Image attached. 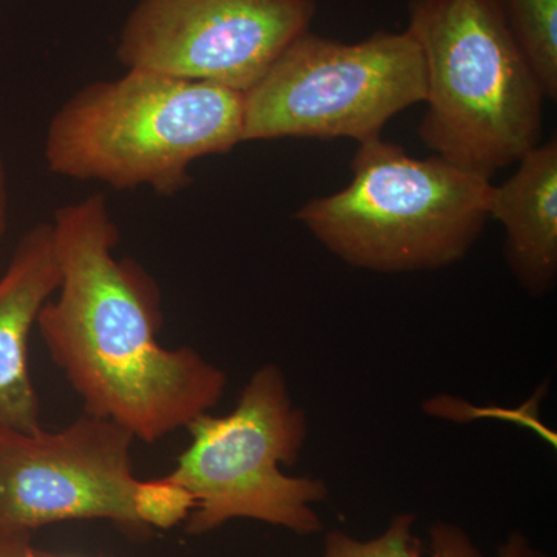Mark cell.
I'll return each mask as SVG.
<instances>
[{"mask_svg":"<svg viewBox=\"0 0 557 557\" xmlns=\"http://www.w3.org/2000/svg\"><path fill=\"white\" fill-rule=\"evenodd\" d=\"M50 225L61 282L36 327L84 412L156 443L218 406L226 373L194 348L160 344V289L135 260L116 258L106 197L58 208Z\"/></svg>","mask_w":557,"mask_h":557,"instance_id":"obj_1","label":"cell"},{"mask_svg":"<svg viewBox=\"0 0 557 557\" xmlns=\"http://www.w3.org/2000/svg\"><path fill=\"white\" fill-rule=\"evenodd\" d=\"M132 505L143 527L148 530H170L188 520L197 500L188 487L166 475L161 479L137 480Z\"/></svg>","mask_w":557,"mask_h":557,"instance_id":"obj_13","label":"cell"},{"mask_svg":"<svg viewBox=\"0 0 557 557\" xmlns=\"http://www.w3.org/2000/svg\"><path fill=\"white\" fill-rule=\"evenodd\" d=\"M313 0H141L121 30L120 61L247 94L309 32Z\"/></svg>","mask_w":557,"mask_h":557,"instance_id":"obj_8","label":"cell"},{"mask_svg":"<svg viewBox=\"0 0 557 557\" xmlns=\"http://www.w3.org/2000/svg\"><path fill=\"white\" fill-rule=\"evenodd\" d=\"M408 32L426 70L418 134L429 149L491 178L536 148L545 95L500 0H410Z\"/></svg>","mask_w":557,"mask_h":557,"instance_id":"obj_3","label":"cell"},{"mask_svg":"<svg viewBox=\"0 0 557 557\" xmlns=\"http://www.w3.org/2000/svg\"><path fill=\"white\" fill-rule=\"evenodd\" d=\"M9 170H7L5 157H3L2 150H0V252H2L3 242H5L7 231H9Z\"/></svg>","mask_w":557,"mask_h":557,"instance_id":"obj_14","label":"cell"},{"mask_svg":"<svg viewBox=\"0 0 557 557\" xmlns=\"http://www.w3.org/2000/svg\"><path fill=\"white\" fill-rule=\"evenodd\" d=\"M413 516L399 515L380 537L359 542L343 531L325 537L322 557H424L421 542L412 536ZM432 557H480L460 528L437 523L431 531Z\"/></svg>","mask_w":557,"mask_h":557,"instance_id":"obj_11","label":"cell"},{"mask_svg":"<svg viewBox=\"0 0 557 557\" xmlns=\"http://www.w3.org/2000/svg\"><path fill=\"white\" fill-rule=\"evenodd\" d=\"M245 95L214 84L127 69L76 91L47 129L53 174L141 186L171 196L189 185V168L244 143Z\"/></svg>","mask_w":557,"mask_h":557,"instance_id":"obj_2","label":"cell"},{"mask_svg":"<svg viewBox=\"0 0 557 557\" xmlns=\"http://www.w3.org/2000/svg\"><path fill=\"white\" fill-rule=\"evenodd\" d=\"M134 435L84 412L60 431L0 429V541L72 520L141 534L132 505Z\"/></svg>","mask_w":557,"mask_h":557,"instance_id":"obj_7","label":"cell"},{"mask_svg":"<svg viewBox=\"0 0 557 557\" xmlns=\"http://www.w3.org/2000/svg\"><path fill=\"white\" fill-rule=\"evenodd\" d=\"M186 429L188 448L168 474L197 500L186 533L199 536L233 519L260 520L298 534L321 530L311 505L327 497L324 482L293 478L281 468L299 457L307 420L293 405L277 366H263L251 376L228 416L203 413Z\"/></svg>","mask_w":557,"mask_h":557,"instance_id":"obj_5","label":"cell"},{"mask_svg":"<svg viewBox=\"0 0 557 557\" xmlns=\"http://www.w3.org/2000/svg\"><path fill=\"white\" fill-rule=\"evenodd\" d=\"M351 180L295 219L333 255L379 273L442 269L463 258L487 215L491 182L442 157L413 159L381 137L358 143Z\"/></svg>","mask_w":557,"mask_h":557,"instance_id":"obj_4","label":"cell"},{"mask_svg":"<svg viewBox=\"0 0 557 557\" xmlns=\"http://www.w3.org/2000/svg\"><path fill=\"white\" fill-rule=\"evenodd\" d=\"M0 557H39V552L33 547L32 537H14L0 541Z\"/></svg>","mask_w":557,"mask_h":557,"instance_id":"obj_15","label":"cell"},{"mask_svg":"<svg viewBox=\"0 0 557 557\" xmlns=\"http://www.w3.org/2000/svg\"><path fill=\"white\" fill-rule=\"evenodd\" d=\"M512 38L545 98H557V0H500Z\"/></svg>","mask_w":557,"mask_h":557,"instance_id":"obj_12","label":"cell"},{"mask_svg":"<svg viewBox=\"0 0 557 557\" xmlns=\"http://www.w3.org/2000/svg\"><path fill=\"white\" fill-rule=\"evenodd\" d=\"M497 557H539V555L531 548V545L528 544L525 536H522L520 533H515L498 548Z\"/></svg>","mask_w":557,"mask_h":557,"instance_id":"obj_16","label":"cell"},{"mask_svg":"<svg viewBox=\"0 0 557 557\" xmlns=\"http://www.w3.org/2000/svg\"><path fill=\"white\" fill-rule=\"evenodd\" d=\"M60 282L50 222L39 223L22 234L0 276V429L32 432L42 428L28 343L40 310Z\"/></svg>","mask_w":557,"mask_h":557,"instance_id":"obj_9","label":"cell"},{"mask_svg":"<svg viewBox=\"0 0 557 557\" xmlns=\"http://www.w3.org/2000/svg\"><path fill=\"white\" fill-rule=\"evenodd\" d=\"M426 98V70L408 30L357 44L307 32L245 94L244 143L380 137L388 120Z\"/></svg>","mask_w":557,"mask_h":557,"instance_id":"obj_6","label":"cell"},{"mask_svg":"<svg viewBox=\"0 0 557 557\" xmlns=\"http://www.w3.org/2000/svg\"><path fill=\"white\" fill-rule=\"evenodd\" d=\"M519 170L491 185L487 215L507 231L512 273L531 295L552 289L557 276V143L528 150Z\"/></svg>","mask_w":557,"mask_h":557,"instance_id":"obj_10","label":"cell"},{"mask_svg":"<svg viewBox=\"0 0 557 557\" xmlns=\"http://www.w3.org/2000/svg\"><path fill=\"white\" fill-rule=\"evenodd\" d=\"M39 557H61V556H54V555H49V553L39 552Z\"/></svg>","mask_w":557,"mask_h":557,"instance_id":"obj_17","label":"cell"}]
</instances>
